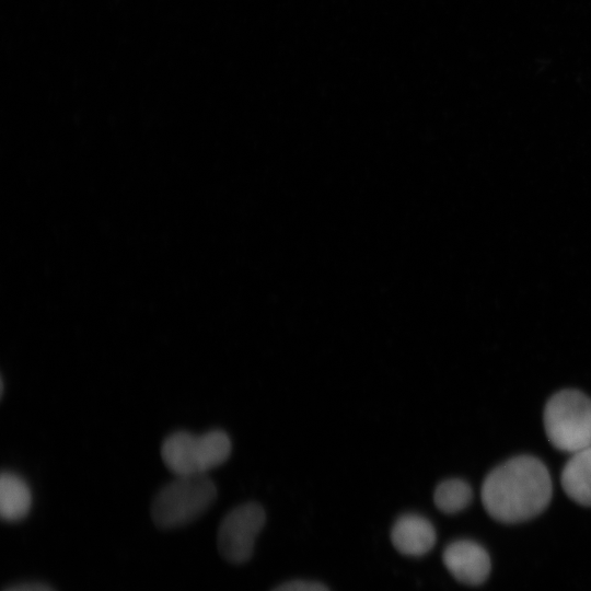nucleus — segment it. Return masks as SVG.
Listing matches in <instances>:
<instances>
[{"instance_id": "nucleus-11", "label": "nucleus", "mask_w": 591, "mask_h": 591, "mask_svg": "<svg viewBox=\"0 0 591 591\" xmlns=\"http://www.w3.org/2000/svg\"><path fill=\"white\" fill-rule=\"evenodd\" d=\"M271 591H329L327 587L316 581L291 580L279 584Z\"/></svg>"}, {"instance_id": "nucleus-3", "label": "nucleus", "mask_w": 591, "mask_h": 591, "mask_svg": "<svg viewBox=\"0 0 591 591\" xmlns=\"http://www.w3.org/2000/svg\"><path fill=\"white\" fill-rule=\"evenodd\" d=\"M543 424L557 450L572 454L591 447V398L575 389L555 393L545 405Z\"/></svg>"}, {"instance_id": "nucleus-6", "label": "nucleus", "mask_w": 591, "mask_h": 591, "mask_svg": "<svg viewBox=\"0 0 591 591\" xmlns=\"http://www.w3.org/2000/svg\"><path fill=\"white\" fill-rule=\"evenodd\" d=\"M442 560L449 572L461 583L478 586L490 572L487 551L472 540H455L444 548Z\"/></svg>"}, {"instance_id": "nucleus-5", "label": "nucleus", "mask_w": 591, "mask_h": 591, "mask_svg": "<svg viewBox=\"0 0 591 591\" xmlns=\"http://www.w3.org/2000/svg\"><path fill=\"white\" fill-rule=\"evenodd\" d=\"M265 522V510L256 502L233 508L224 515L218 529L217 545L221 556L231 564L247 561Z\"/></svg>"}, {"instance_id": "nucleus-2", "label": "nucleus", "mask_w": 591, "mask_h": 591, "mask_svg": "<svg viewBox=\"0 0 591 591\" xmlns=\"http://www.w3.org/2000/svg\"><path fill=\"white\" fill-rule=\"evenodd\" d=\"M217 495V487L207 474L176 476L154 497L152 520L162 529L186 525L204 514Z\"/></svg>"}, {"instance_id": "nucleus-10", "label": "nucleus", "mask_w": 591, "mask_h": 591, "mask_svg": "<svg viewBox=\"0 0 591 591\" xmlns=\"http://www.w3.org/2000/svg\"><path fill=\"white\" fill-rule=\"evenodd\" d=\"M473 490L470 484L460 478L441 482L434 489L433 502L443 513L454 514L470 506Z\"/></svg>"}, {"instance_id": "nucleus-7", "label": "nucleus", "mask_w": 591, "mask_h": 591, "mask_svg": "<svg viewBox=\"0 0 591 591\" xmlns=\"http://www.w3.org/2000/svg\"><path fill=\"white\" fill-rule=\"evenodd\" d=\"M393 546L403 555L419 557L432 549L437 534L432 523L418 513L399 515L390 533Z\"/></svg>"}, {"instance_id": "nucleus-1", "label": "nucleus", "mask_w": 591, "mask_h": 591, "mask_svg": "<svg viewBox=\"0 0 591 591\" xmlns=\"http://www.w3.org/2000/svg\"><path fill=\"white\" fill-rule=\"evenodd\" d=\"M553 484L545 464L532 455L513 456L488 473L480 497L487 513L502 523L528 521L551 502Z\"/></svg>"}, {"instance_id": "nucleus-8", "label": "nucleus", "mask_w": 591, "mask_h": 591, "mask_svg": "<svg viewBox=\"0 0 591 591\" xmlns=\"http://www.w3.org/2000/svg\"><path fill=\"white\" fill-rule=\"evenodd\" d=\"M560 482L571 500L591 507V447L570 454L563 467Z\"/></svg>"}, {"instance_id": "nucleus-9", "label": "nucleus", "mask_w": 591, "mask_h": 591, "mask_svg": "<svg viewBox=\"0 0 591 591\" xmlns=\"http://www.w3.org/2000/svg\"><path fill=\"white\" fill-rule=\"evenodd\" d=\"M32 507V493L18 474L4 471L0 477V514L8 522L24 519Z\"/></svg>"}, {"instance_id": "nucleus-12", "label": "nucleus", "mask_w": 591, "mask_h": 591, "mask_svg": "<svg viewBox=\"0 0 591 591\" xmlns=\"http://www.w3.org/2000/svg\"><path fill=\"white\" fill-rule=\"evenodd\" d=\"M5 591H55L50 587L44 583L31 582L16 584L11 588H8Z\"/></svg>"}, {"instance_id": "nucleus-4", "label": "nucleus", "mask_w": 591, "mask_h": 591, "mask_svg": "<svg viewBox=\"0 0 591 591\" xmlns=\"http://www.w3.org/2000/svg\"><path fill=\"white\" fill-rule=\"evenodd\" d=\"M231 450V440L222 430L202 434L176 431L163 441L161 456L176 476L200 475L224 463Z\"/></svg>"}]
</instances>
